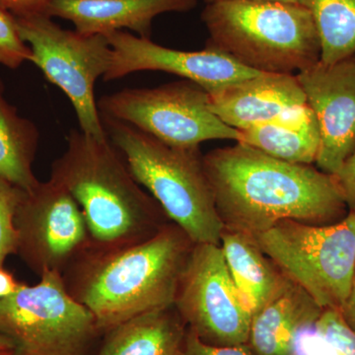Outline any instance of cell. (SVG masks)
Masks as SVG:
<instances>
[{
  "mask_svg": "<svg viewBox=\"0 0 355 355\" xmlns=\"http://www.w3.org/2000/svg\"><path fill=\"white\" fill-rule=\"evenodd\" d=\"M224 229L254 236L277 222L329 225L349 214L334 175L237 142L203 156Z\"/></svg>",
  "mask_w": 355,
  "mask_h": 355,
  "instance_id": "1",
  "label": "cell"
},
{
  "mask_svg": "<svg viewBox=\"0 0 355 355\" xmlns=\"http://www.w3.org/2000/svg\"><path fill=\"white\" fill-rule=\"evenodd\" d=\"M193 246L170 221L137 244L89 249L62 277L70 295L92 313L105 334L132 318L174 305Z\"/></svg>",
  "mask_w": 355,
  "mask_h": 355,
  "instance_id": "2",
  "label": "cell"
},
{
  "mask_svg": "<svg viewBox=\"0 0 355 355\" xmlns=\"http://www.w3.org/2000/svg\"><path fill=\"white\" fill-rule=\"evenodd\" d=\"M51 179L83 210L93 250H113L149 239L168 222L158 202L132 176L111 140L71 130Z\"/></svg>",
  "mask_w": 355,
  "mask_h": 355,
  "instance_id": "3",
  "label": "cell"
},
{
  "mask_svg": "<svg viewBox=\"0 0 355 355\" xmlns=\"http://www.w3.org/2000/svg\"><path fill=\"white\" fill-rule=\"evenodd\" d=\"M207 46L248 69L293 74L321 60V43L310 11L299 3L231 0L205 6Z\"/></svg>",
  "mask_w": 355,
  "mask_h": 355,
  "instance_id": "4",
  "label": "cell"
},
{
  "mask_svg": "<svg viewBox=\"0 0 355 355\" xmlns=\"http://www.w3.org/2000/svg\"><path fill=\"white\" fill-rule=\"evenodd\" d=\"M101 118L109 139L135 181L146 189L168 219L195 244L220 245L224 225L200 147L170 146L123 121Z\"/></svg>",
  "mask_w": 355,
  "mask_h": 355,
  "instance_id": "5",
  "label": "cell"
},
{
  "mask_svg": "<svg viewBox=\"0 0 355 355\" xmlns=\"http://www.w3.org/2000/svg\"><path fill=\"white\" fill-rule=\"evenodd\" d=\"M253 237L261 251L322 309L340 310L355 270V209L329 225L287 219Z\"/></svg>",
  "mask_w": 355,
  "mask_h": 355,
  "instance_id": "6",
  "label": "cell"
},
{
  "mask_svg": "<svg viewBox=\"0 0 355 355\" xmlns=\"http://www.w3.org/2000/svg\"><path fill=\"white\" fill-rule=\"evenodd\" d=\"M0 335L20 355H96L104 331L70 295L62 273L46 272L36 286L0 299Z\"/></svg>",
  "mask_w": 355,
  "mask_h": 355,
  "instance_id": "7",
  "label": "cell"
},
{
  "mask_svg": "<svg viewBox=\"0 0 355 355\" xmlns=\"http://www.w3.org/2000/svg\"><path fill=\"white\" fill-rule=\"evenodd\" d=\"M16 21L21 38L32 51L30 62L67 96L81 132L108 139L95 100L96 81L107 73L113 57L106 37L64 29L48 15Z\"/></svg>",
  "mask_w": 355,
  "mask_h": 355,
  "instance_id": "8",
  "label": "cell"
},
{
  "mask_svg": "<svg viewBox=\"0 0 355 355\" xmlns=\"http://www.w3.org/2000/svg\"><path fill=\"white\" fill-rule=\"evenodd\" d=\"M101 116L128 123L170 146L200 147L205 141L231 139L241 132L211 111L209 93L193 81L154 88H127L97 103Z\"/></svg>",
  "mask_w": 355,
  "mask_h": 355,
  "instance_id": "9",
  "label": "cell"
},
{
  "mask_svg": "<svg viewBox=\"0 0 355 355\" xmlns=\"http://www.w3.org/2000/svg\"><path fill=\"white\" fill-rule=\"evenodd\" d=\"M174 306L202 343L247 345L253 312L229 272L220 245L195 244Z\"/></svg>",
  "mask_w": 355,
  "mask_h": 355,
  "instance_id": "10",
  "label": "cell"
},
{
  "mask_svg": "<svg viewBox=\"0 0 355 355\" xmlns=\"http://www.w3.org/2000/svg\"><path fill=\"white\" fill-rule=\"evenodd\" d=\"M17 254L33 272L64 273L91 248L87 224L73 197L53 179L24 193L15 219Z\"/></svg>",
  "mask_w": 355,
  "mask_h": 355,
  "instance_id": "11",
  "label": "cell"
},
{
  "mask_svg": "<svg viewBox=\"0 0 355 355\" xmlns=\"http://www.w3.org/2000/svg\"><path fill=\"white\" fill-rule=\"evenodd\" d=\"M104 36L113 51L111 67L103 77L105 81L150 70L175 74L211 93L261 73L207 46L202 51H184L166 48L127 31L111 32Z\"/></svg>",
  "mask_w": 355,
  "mask_h": 355,
  "instance_id": "12",
  "label": "cell"
},
{
  "mask_svg": "<svg viewBox=\"0 0 355 355\" xmlns=\"http://www.w3.org/2000/svg\"><path fill=\"white\" fill-rule=\"evenodd\" d=\"M320 128L318 169L335 175L355 151V62H318L297 74Z\"/></svg>",
  "mask_w": 355,
  "mask_h": 355,
  "instance_id": "13",
  "label": "cell"
},
{
  "mask_svg": "<svg viewBox=\"0 0 355 355\" xmlns=\"http://www.w3.org/2000/svg\"><path fill=\"white\" fill-rule=\"evenodd\" d=\"M211 111L224 123L246 130L307 105L293 74L259 73L209 93Z\"/></svg>",
  "mask_w": 355,
  "mask_h": 355,
  "instance_id": "14",
  "label": "cell"
},
{
  "mask_svg": "<svg viewBox=\"0 0 355 355\" xmlns=\"http://www.w3.org/2000/svg\"><path fill=\"white\" fill-rule=\"evenodd\" d=\"M198 0H55L51 18L70 21L84 35H106L125 29L150 39L154 18L161 14L187 12Z\"/></svg>",
  "mask_w": 355,
  "mask_h": 355,
  "instance_id": "15",
  "label": "cell"
},
{
  "mask_svg": "<svg viewBox=\"0 0 355 355\" xmlns=\"http://www.w3.org/2000/svg\"><path fill=\"white\" fill-rule=\"evenodd\" d=\"M323 311L304 289L291 282L254 315L248 347L253 355H298L299 334L315 327Z\"/></svg>",
  "mask_w": 355,
  "mask_h": 355,
  "instance_id": "16",
  "label": "cell"
},
{
  "mask_svg": "<svg viewBox=\"0 0 355 355\" xmlns=\"http://www.w3.org/2000/svg\"><path fill=\"white\" fill-rule=\"evenodd\" d=\"M220 248L229 272L251 307L253 316L292 282L261 251L253 236L224 229Z\"/></svg>",
  "mask_w": 355,
  "mask_h": 355,
  "instance_id": "17",
  "label": "cell"
},
{
  "mask_svg": "<svg viewBox=\"0 0 355 355\" xmlns=\"http://www.w3.org/2000/svg\"><path fill=\"white\" fill-rule=\"evenodd\" d=\"M186 331L174 305L150 311L107 331L96 355H178Z\"/></svg>",
  "mask_w": 355,
  "mask_h": 355,
  "instance_id": "18",
  "label": "cell"
},
{
  "mask_svg": "<svg viewBox=\"0 0 355 355\" xmlns=\"http://www.w3.org/2000/svg\"><path fill=\"white\" fill-rule=\"evenodd\" d=\"M240 132V144L286 162L312 165L319 153V123L308 105Z\"/></svg>",
  "mask_w": 355,
  "mask_h": 355,
  "instance_id": "19",
  "label": "cell"
},
{
  "mask_svg": "<svg viewBox=\"0 0 355 355\" xmlns=\"http://www.w3.org/2000/svg\"><path fill=\"white\" fill-rule=\"evenodd\" d=\"M39 132L4 99L0 88V178L29 193L40 181L33 171Z\"/></svg>",
  "mask_w": 355,
  "mask_h": 355,
  "instance_id": "20",
  "label": "cell"
},
{
  "mask_svg": "<svg viewBox=\"0 0 355 355\" xmlns=\"http://www.w3.org/2000/svg\"><path fill=\"white\" fill-rule=\"evenodd\" d=\"M310 11L320 43L321 62L336 64L355 55V0H299Z\"/></svg>",
  "mask_w": 355,
  "mask_h": 355,
  "instance_id": "21",
  "label": "cell"
},
{
  "mask_svg": "<svg viewBox=\"0 0 355 355\" xmlns=\"http://www.w3.org/2000/svg\"><path fill=\"white\" fill-rule=\"evenodd\" d=\"M25 191L0 178V268L10 254H17L16 211Z\"/></svg>",
  "mask_w": 355,
  "mask_h": 355,
  "instance_id": "22",
  "label": "cell"
},
{
  "mask_svg": "<svg viewBox=\"0 0 355 355\" xmlns=\"http://www.w3.org/2000/svg\"><path fill=\"white\" fill-rule=\"evenodd\" d=\"M31 58L32 51L21 38L15 16L0 7V64L16 69Z\"/></svg>",
  "mask_w": 355,
  "mask_h": 355,
  "instance_id": "23",
  "label": "cell"
},
{
  "mask_svg": "<svg viewBox=\"0 0 355 355\" xmlns=\"http://www.w3.org/2000/svg\"><path fill=\"white\" fill-rule=\"evenodd\" d=\"M315 328L335 355H355V334L338 311L324 310Z\"/></svg>",
  "mask_w": 355,
  "mask_h": 355,
  "instance_id": "24",
  "label": "cell"
},
{
  "mask_svg": "<svg viewBox=\"0 0 355 355\" xmlns=\"http://www.w3.org/2000/svg\"><path fill=\"white\" fill-rule=\"evenodd\" d=\"M178 355H253L247 345L235 347H214L202 343L193 331L187 327L183 343Z\"/></svg>",
  "mask_w": 355,
  "mask_h": 355,
  "instance_id": "25",
  "label": "cell"
},
{
  "mask_svg": "<svg viewBox=\"0 0 355 355\" xmlns=\"http://www.w3.org/2000/svg\"><path fill=\"white\" fill-rule=\"evenodd\" d=\"M55 0H0V7L16 18L48 15L49 9Z\"/></svg>",
  "mask_w": 355,
  "mask_h": 355,
  "instance_id": "26",
  "label": "cell"
},
{
  "mask_svg": "<svg viewBox=\"0 0 355 355\" xmlns=\"http://www.w3.org/2000/svg\"><path fill=\"white\" fill-rule=\"evenodd\" d=\"M336 178L349 210L355 209V151L338 170Z\"/></svg>",
  "mask_w": 355,
  "mask_h": 355,
  "instance_id": "27",
  "label": "cell"
},
{
  "mask_svg": "<svg viewBox=\"0 0 355 355\" xmlns=\"http://www.w3.org/2000/svg\"><path fill=\"white\" fill-rule=\"evenodd\" d=\"M338 312L347 326L355 334V270L349 295Z\"/></svg>",
  "mask_w": 355,
  "mask_h": 355,
  "instance_id": "28",
  "label": "cell"
},
{
  "mask_svg": "<svg viewBox=\"0 0 355 355\" xmlns=\"http://www.w3.org/2000/svg\"><path fill=\"white\" fill-rule=\"evenodd\" d=\"M23 282H18L15 277L4 268H0V299L9 297L19 291Z\"/></svg>",
  "mask_w": 355,
  "mask_h": 355,
  "instance_id": "29",
  "label": "cell"
},
{
  "mask_svg": "<svg viewBox=\"0 0 355 355\" xmlns=\"http://www.w3.org/2000/svg\"><path fill=\"white\" fill-rule=\"evenodd\" d=\"M11 350H16L12 340L6 336L0 335V352H11Z\"/></svg>",
  "mask_w": 355,
  "mask_h": 355,
  "instance_id": "30",
  "label": "cell"
},
{
  "mask_svg": "<svg viewBox=\"0 0 355 355\" xmlns=\"http://www.w3.org/2000/svg\"><path fill=\"white\" fill-rule=\"evenodd\" d=\"M219 1H231V0H205V3L207 4L214 3V2ZM253 1H280L289 2V3H299V0H253Z\"/></svg>",
  "mask_w": 355,
  "mask_h": 355,
  "instance_id": "31",
  "label": "cell"
},
{
  "mask_svg": "<svg viewBox=\"0 0 355 355\" xmlns=\"http://www.w3.org/2000/svg\"><path fill=\"white\" fill-rule=\"evenodd\" d=\"M0 355H20L16 350H11V352H0Z\"/></svg>",
  "mask_w": 355,
  "mask_h": 355,
  "instance_id": "32",
  "label": "cell"
},
{
  "mask_svg": "<svg viewBox=\"0 0 355 355\" xmlns=\"http://www.w3.org/2000/svg\"><path fill=\"white\" fill-rule=\"evenodd\" d=\"M352 58H354V62H355V55H354V57H352Z\"/></svg>",
  "mask_w": 355,
  "mask_h": 355,
  "instance_id": "33",
  "label": "cell"
}]
</instances>
